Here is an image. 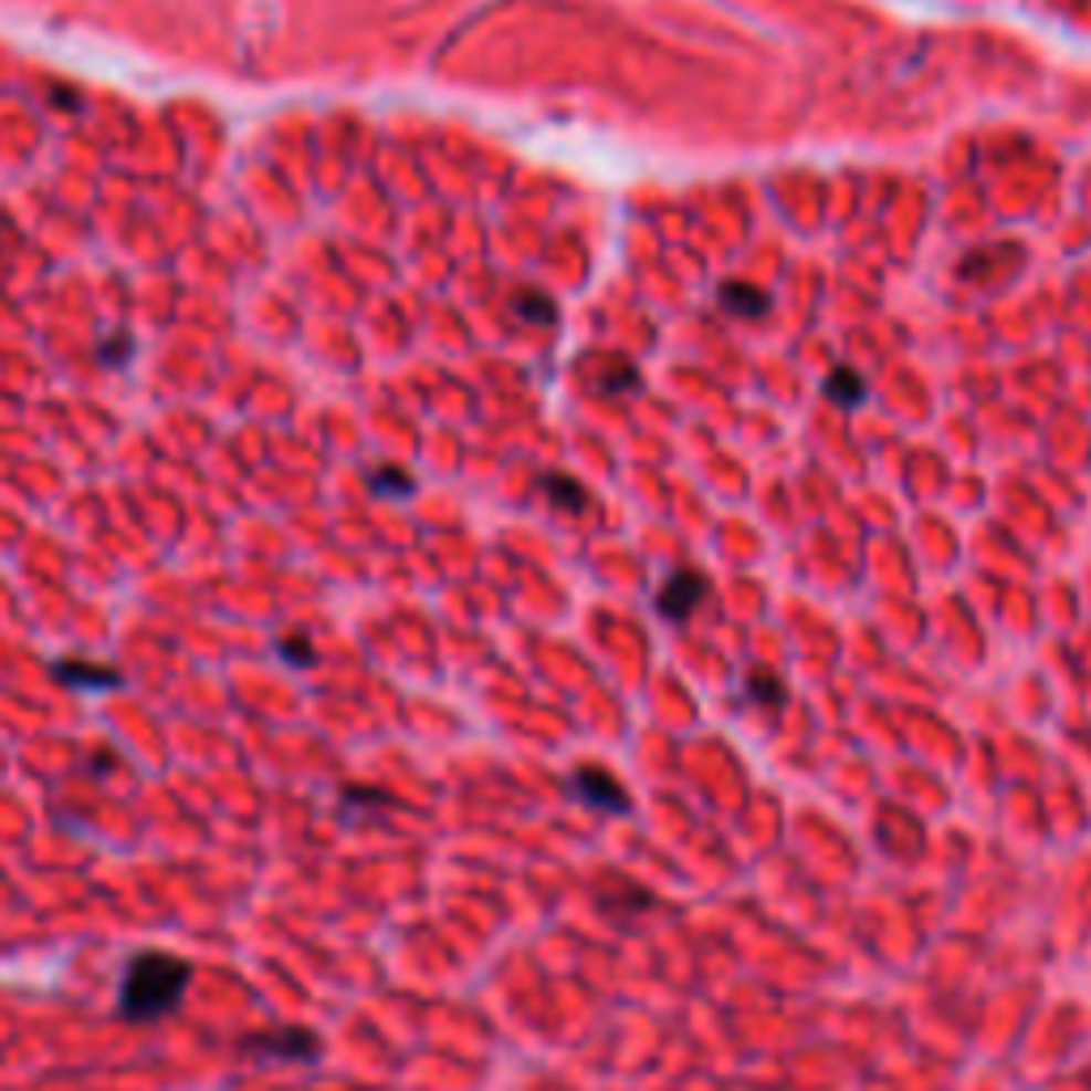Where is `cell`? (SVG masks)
<instances>
[{
    "instance_id": "6",
    "label": "cell",
    "mask_w": 1091,
    "mask_h": 1091,
    "mask_svg": "<svg viewBox=\"0 0 1091 1091\" xmlns=\"http://www.w3.org/2000/svg\"><path fill=\"white\" fill-rule=\"evenodd\" d=\"M746 700H751V704H772V709H785V686H780L776 674L755 670V674L746 679Z\"/></svg>"
},
{
    "instance_id": "2",
    "label": "cell",
    "mask_w": 1091,
    "mask_h": 1091,
    "mask_svg": "<svg viewBox=\"0 0 1091 1091\" xmlns=\"http://www.w3.org/2000/svg\"><path fill=\"white\" fill-rule=\"evenodd\" d=\"M239 1053L248 1058H269V1062H316L321 1058V1036L307 1028H277V1032H256L239 1040Z\"/></svg>"
},
{
    "instance_id": "11",
    "label": "cell",
    "mask_w": 1091,
    "mask_h": 1091,
    "mask_svg": "<svg viewBox=\"0 0 1091 1091\" xmlns=\"http://www.w3.org/2000/svg\"><path fill=\"white\" fill-rule=\"evenodd\" d=\"M516 307H521V312H525V316H533V321H537V325H555V307H550V303H546V298L529 295V298H521V303H516Z\"/></svg>"
},
{
    "instance_id": "12",
    "label": "cell",
    "mask_w": 1091,
    "mask_h": 1091,
    "mask_svg": "<svg viewBox=\"0 0 1091 1091\" xmlns=\"http://www.w3.org/2000/svg\"><path fill=\"white\" fill-rule=\"evenodd\" d=\"M622 384H636V371H631V367H610V371L601 376V388H606V392H615Z\"/></svg>"
},
{
    "instance_id": "3",
    "label": "cell",
    "mask_w": 1091,
    "mask_h": 1091,
    "mask_svg": "<svg viewBox=\"0 0 1091 1091\" xmlns=\"http://www.w3.org/2000/svg\"><path fill=\"white\" fill-rule=\"evenodd\" d=\"M567 789L576 797H585V801L597 806V810H606V815H627V810H631L627 789H622L606 767H576L571 780H567Z\"/></svg>"
},
{
    "instance_id": "1",
    "label": "cell",
    "mask_w": 1091,
    "mask_h": 1091,
    "mask_svg": "<svg viewBox=\"0 0 1091 1091\" xmlns=\"http://www.w3.org/2000/svg\"><path fill=\"white\" fill-rule=\"evenodd\" d=\"M192 985V964L171 951H137L119 976V1015L128 1024H158L179 1010Z\"/></svg>"
},
{
    "instance_id": "13",
    "label": "cell",
    "mask_w": 1091,
    "mask_h": 1091,
    "mask_svg": "<svg viewBox=\"0 0 1091 1091\" xmlns=\"http://www.w3.org/2000/svg\"><path fill=\"white\" fill-rule=\"evenodd\" d=\"M282 652H286V657H291L295 665H307V661H312V652H303V644H298V640H286V644H282Z\"/></svg>"
},
{
    "instance_id": "4",
    "label": "cell",
    "mask_w": 1091,
    "mask_h": 1091,
    "mask_svg": "<svg viewBox=\"0 0 1091 1091\" xmlns=\"http://www.w3.org/2000/svg\"><path fill=\"white\" fill-rule=\"evenodd\" d=\"M704 589H709V580H704L700 571H674V576L665 580V589L657 592V610H661L665 619L682 622L695 606H700Z\"/></svg>"
},
{
    "instance_id": "9",
    "label": "cell",
    "mask_w": 1091,
    "mask_h": 1091,
    "mask_svg": "<svg viewBox=\"0 0 1091 1091\" xmlns=\"http://www.w3.org/2000/svg\"><path fill=\"white\" fill-rule=\"evenodd\" d=\"M542 486H546V491H550V500L563 503L567 512H580V507H585V491H580L571 478H542Z\"/></svg>"
},
{
    "instance_id": "5",
    "label": "cell",
    "mask_w": 1091,
    "mask_h": 1091,
    "mask_svg": "<svg viewBox=\"0 0 1091 1091\" xmlns=\"http://www.w3.org/2000/svg\"><path fill=\"white\" fill-rule=\"evenodd\" d=\"M56 679H64L69 686H116L119 674L116 670H103V665H86V661H56Z\"/></svg>"
},
{
    "instance_id": "7",
    "label": "cell",
    "mask_w": 1091,
    "mask_h": 1091,
    "mask_svg": "<svg viewBox=\"0 0 1091 1091\" xmlns=\"http://www.w3.org/2000/svg\"><path fill=\"white\" fill-rule=\"evenodd\" d=\"M721 303H725V307H734V312H742V316H759V312L767 307V298L759 295L755 286H734V282L721 291Z\"/></svg>"
},
{
    "instance_id": "8",
    "label": "cell",
    "mask_w": 1091,
    "mask_h": 1091,
    "mask_svg": "<svg viewBox=\"0 0 1091 1091\" xmlns=\"http://www.w3.org/2000/svg\"><path fill=\"white\" fill-rule=\"evenodd\" d=\"M824 388H827V397H831L836 406H857V401H861V380H857L853 371H845V367H840V371H831Z\"/></svg>"
},
{
    "instance_id": "10",
    "label": "cell",
    "mask_w": 1091,
    "mask_h": 1091,
    "mask_svg": "<svg viewBox=\"0 0 1091 1091\" xmlns=\"http://www.w3.org/2000/svg\"><path fill=\"white\" fill-rule=\"evenodd\" d=\"M392 797L388 794H380V789H358V785H346L342 789V806L350 810V806H388Z\"/></svg>"
}]
</instances>
